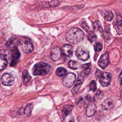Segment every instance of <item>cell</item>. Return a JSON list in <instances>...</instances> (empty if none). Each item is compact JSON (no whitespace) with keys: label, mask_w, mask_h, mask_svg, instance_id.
<instances>
[{"label":"cell","mask_w":122,"mask_h":122,"mask_svg":"<svg viewBox=\"0 0 122 122\" xmlns=\"http://www.w3.org/2000/svg\"><path fill=\"white\" fill-rule=\"evenodd\" d=\"M84 34L82 30L77 28H72L66 34L67 41L71 44H77L81 42L84 38Z\"/></svg>","instance_id":"cell-1"},{"label":"cell","mask_w":122,"mask_h":122,"mask_svg":"<svg viewBox=\"0 0 122 122\" xmlns=\"http://www.w3.org/2000/svg\"><path fill=\"white\" fill-rule=\"evenodd\" d=\"M51 66L43 62L37 63L33 68V74L34 75H44L48 73L50 70Z\"/></svg>","instance_id":"cell-2"},{"label":"cell","mask_w":122,"mask_h":122,"mask_svg":"<svg viewBox=\"0 0 122 122\" xmlns=\"http://www.w3.org/2000/svg\"><path fill=\"white\" fill-rule=\"evenodd\" d=\"M19 44L21 50L25 53H30L33 50V46L30 40L26 37H22L19 39Z\"/></svg>","instance_id":"cell-3"},{"label":"cell","mask_w":122,"mask_h":122,"mask_svg":"<svg viewBox=\"0 0 122 122\" xmlns=\"http://www.w3.org/2000/svg\"><path fill=\"white\" fill-rule=\"evenodd\" d=\"M97 76L99 78V82L103 87L109 86L111 81V76L110 73L107 72L97 71L96 73Z\"/></svg>","instance_id":"cell-4"},{"label":"cell","mask_w":122,"mask_h":122,"mask_svg":"<svg viewBox=\"0 0 122 122\" xmlns=\"http://www.w3.org/2000/svg\"><path fill=\"white\" fill-rule=\"evenodd\" d=\"M76 81V75L74 73L70 72L65 75L62 79L63 85L68 88L71 87Z\"/></svg>","instance_id":"cell-5"},{"label":"cell","mask_w":122,"mask_h":122,"mask_svg":"<svg viewBox=\"0 0 122 122\" xmlns=\"http://www.w3.org/2000/svg\"><path fill=\"white\" fill-rule=\"evenodd\" d=\"M87 75L83 71L81 72V73L79 75L77 81L76 82V83L75 84V86L72 88L71 91L72 93L73 94H76L78 92V91L79 90L80 87H81L83 81L85 80V78Z\"/></svg>","instance_id":"cell-6"},{"label":"cell","mask_w":122,"mask_h":122,"mask_svg":"<svg viewBox=\"0 0 122 122\" xmlns=\"http://www.w3.org/2000/svg\"><path fill=\"white\" fill-rule=\"evenodd\" d=\"M2 83L6 86L12 85L14 81V78L11 74L5 73H4L1 78Z\"/></svg>","instance_id":"cell-7"},{"label":"cell","mask_w":122,"mask_h":122,"mask_svg":"<svg viewBox=\"0 0 122 122\" xmlns=\"http://www.w3.org/2000/svg\"><path fill=\"white\" fill-rule=\"evenodd\" d=\"M76 56L82 61H87L89 58V52L84 49L79 47L77 49L75 52Z\"/></svg>","instance_id":"cell-8"},{"label":"cell","mask_w":122,"mask_h":122,"mask_svg":"<svg viewBox=\"0 0 122 122\" xmlns=\"http://www.w3.org/2000/svg\"><path fill=\"white\" fill-rule=\"evenodd\" d=\"M110 60L108 52H105L100 57L98 61L99 66L102 69H105L109 64Z\"/></svg>","instance_id":"cell-9"},{"label":"cell","mask_w":122,"mask_h":122,"mask_svg":"<svg viewBox=\"0 0 122 122\" xmlns=\"http://www.w3.org/2000/svg\"><path fill=\"white\" fill-rule=\"evenodd\" d=\"M20 56V53L17 47L15 46L13 47L11 51V61L10 62V66H14L17 64Z\"/></svg>","instance_id":"cell-10"},{"label":"cell","mask_w":122,"mask_h":122,"mask_svg":"<svg viewBox=\"0 0 122 122\" xmlns=\"http://www.w3.org/2000/svg\"><path fill=\"white\" fill-rule=\"evenodd\" d=\"M96 111V105L94 102H89L86 107V115L87 117H91L94 115Z\"/></svg>","instance_id":"cell-11"},{"label":"cell","mask_w":122,"mask_h":122,"mask_svg":"<svg viewBox=\"0 0 122 122\" xmlns=\"http://www.w3.org/2000/svg\"><path fill=\"white\" fill-rule=\"evenodd\" d=\"M61 54L62 53L61 49L58 47H55L53 48L51 52V58L52 61H57L61 58Z\"/></svg>","instance_id":"cell-12"},{"label":"cell","mask_w":122,"mask_h":122,"mask_svg":"<svg viewBox=\"0 0 122 122\" xmlns=\"http://www.w3.org/2000/svg\"><path fill=\"white\" fill-rule=\"evenodd\" d=\"M61 51L62 54L68 57H71L73 53L72 47L69 44H66L64 45Z\"/></svg>","instance_id":"cell-13"},{"label":"cell","mask_w":122,"mask_h":122,"mask_svg":"<svg viewBox=\"0 0 122 122\" xmlns=\"http://www.w3.org/2000/svg\"><path fill=\"white\" fill-rule=\"evenodd\" d=\"M114 105V102L111 98L106 99L102 104V108L104 110H109L111 109Z\"/></svg>","instance_id":"cell-14"},{"label":"cell","mask_w":122,"mask_h":122,"mask_svg":"<svg viewBox=\"0 0 122 122\" xmlns=\"http://www.w3.org/2000/svg\"><path fill=\"white\" fill-rule=\"evenodd\" d=\"M101 14L104 19L108 21L111 20L113 18V15L112 13L109 10H102L101 12Z\"/></svg>","instance_id":"cell-15"},{"label":"cell","mask_w":122,"mask_h":122,"mask_svg":"<svg viewBox=\"0 0 122 122\" xmlns=\"http://www.w3.org/2000/svg\"><path fill=\"white\" fill-rule=\"evenodd\" d=\"M72 107L73 106L71 105H66L64 107L61 112L62 117L63 119H64L71 112Z\"/></svg>","instance_id":"cell-16"},{"label":"cell","mask_w":122,"mask_h":122,"mask_svg":"<svg viewBox=\"0 0 122 122\" xmlns=\"http://www.w3.org/2000/svg\"><path fill=\"white\" fill-rule=\"evenodd\" d=\"M8 61L6 57L2 54H0V71L4 70L7 65Z\"/></svg>","instance_id":"cell-17"},{"label":"cell","mask_w":122,"mask_h":122,"mask_svg":"<svg viewBox=\"0 0 122 122\" xmlns=\"http://www.w3.org/2000/svg\"><path fill=\"white\" fill-rule=\"evenodd\" d=\"M16 43L19 44V40L16 37H12L7 41L6 46L8 47H14L16 46Z\"/></svg>","instance_id":"cell-18"},{"label":"cell","mask_w":122,"mask_h":122,"mask_svg":"<svg viewBox=\"0 0 122 122\" xmlns=\"http://www.w3.org/2000/svg\"><path fill=\"white\" fill-rule=\"evenodd\" d=\"M115 28L117 33L121 34L122 33V18L120 15H119L118 18L117 17V20L115 23Z\"/></svg>","instance_id":"cell-19"},{"label":"cell","mask_w":122,"mask_h":122,"mask_svg":"<svg viewBox=\"0 0 122 122\" xmlns=\"http://www.w3.org/2000/svg\"><path fill=\"white\" fill-rule=\"evenodd\" d=\"M22 78L24 84H26L30 81L31 79V76L30 75L28 71L27 70H24L23 71Z\"/></svg>","instance_id":"cell-20"},{"label":"cell","mask_w":122,"mask_h":122,"mask_svg":"<svg viewBox=\"0 0 122 122\" xmlns=\"http://www.w3.org/2000/svg\"><path fill=\"white\" fill-rule=\"evenodd\" d=\"M33 109V104L32 103H29L27 104L24 108V114L27 116H30L32 112Z\"/></svg>","instance_id":"cell-21"},{"label":"cell","mask_w":122,"mask_h":122,"mask_svg":"<svg viewBox=\"0 0 122 122\" xmlns=\"http://www.w3.org/2000/svg\"><path fill=\"white\" fill-rule=\"evenodd\" d=\"M93 28L95 30L99 32H102V28L101 22L99 21H96L93 23Z\"/></svg>","instance_id":"cell-22"},{"label":"cell","mask_w":122,"mask_h":122,"mask_svg":"<svg viewBox=\"0 0 122 122\" xmlns=\"http://www.w3.org/2000/svg\"><path fill=\"white\" fill-rule=\"evenodd\" d=\"M68 66L70 68L72 69H77L80 67L78 62L73 60H71L69 61Z\"/></svg>","instance_id":"cell-23"},{"label":"cell","mask_w":122,"mask_h":122,"mask_svg":"<svg viewBox=\"0 0 122 122\" xmlns=\"http://www.w3.org/2000/svg\"><path fill=\"white\" fill-rule=\"evenodd\" d=\"M67 72V70L63 67H59L56 71V74L58 76L65 75Z\"/></svg>","instance_id":"cell-24"},{"label":"cell","mask_w":122,"mask_h":122,"mask_svg":"<svg viewBox=\"0 0 122 122\" xmlns=\"http://www.w3.org/2000/svg\"><path fill=\"white\" fill-rule=\"evenodd\" d=\"M87 38L91 42H93L96 39V36L94 34L93 32L90 31L88 32V35H87Z\"/></svg>","instance_id":"cell-25"},{"label":"cell","mask_w":122,"mask_h":122,"mask_svg":"<svg viewBox=\"0 0 122 122\" xmlns=\"http://www.w3.org/2000/svg\"><path fill=\"white\" fill-rule=\"evenodd\" d=\"M94 50L96 51L99 52L102 51V46L100 42H97L94 45Z\"/></svg>","instance_id":"cell-26"},{"label":"cell","mask_w":122,"mask_h":122,"mask_svg":"<svg viewBox=\"0 0 122 122\" xmlns=\"http://www.w3.org/2000/svg\"><path fill=\"white\" fill-rule=\"evenodd\" d=\"M90 89L93 92H95L96 90V84L95 81H92L89 84Z\"/></svg>","instance_id":"cell-27"},{"label":"cell","mask_w":122,"mask_h":122,"mask_svg":"<svg viewBox=\"0 0 122 122\" xmlns=\"http://www.w3.org/2000/svg\"><path fill=\"white\" fill-rule=\"evenodd\" d=\"M103 96V94L102 93V92L100 91H98L94 97V100L96 101V100H100L102 97Z\"/></svg>","instance_id":"cell-28"},{"label":"cell","mask_w":122,"mask_h":122,"mask_svg":"<svg viewBox=\"0 0 122 122\" xmlns=\"http://www.w3.org/2000/svg\"><path fill=\"white\" fill-rule=\"evenodd\" d=\"M81 26L83 28V29L86 31H87L88 33L90 31H91L90 30V28L89 27V26L87 25V23H86V22L85 21H82L81 23Z\"/></svg>","instance_id":"cell-29"},{"label":"cell","mask_w":122,"mask_h":122,"mask_svg":"<svg viewBox=\"0 0 122 122\" xmlns=\"http://www.w3.org/2000/svg\"><path fill=\"white\" fill-rule=\"evenodd\" d=\"M18 114L19 115H24V108L21 107L18 110Z\"/></svg>","instance_id":"cell-30"},{"label":"cell","mask_w":122,"mask_h":122,"mask_svg":"<svg viewBox=\"0 0 122 122\" xmlns=\"http://www.w3.org/2000/svg\"><path fill=\"white\" fill-rule=\"evenodd\" d=\"M65 122H75V121L72 116H70L69 118L66 119Z\"/></svg>","instance_id":"cell-31"}]
</instances>
